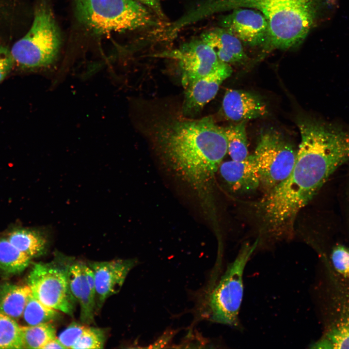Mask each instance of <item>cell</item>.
<instances>
[{
	"instance_id": "cell-11",
	"label": "cell",
	"mask_w": 349,
	"mask_h": 349,
	"mask_svg": "<svg viewBox=\"0 0 349 349\" xmlns=\"http://www.w3.org/2000/svg\"><path fill=\"white\" fill-rule=\"evenodd\" d=\"M232 73L228 63L222 62L216 69L185 88L182 114L193 117L216 95L220 86Z\"/></svg>"
},
{
	"instance_id": "cell-8",
	"label": "cell",
	"mask_w": 349,
	"mask_h": 349,
	"mask_svg": "<svg viewBox=\"0 0 349 349\" xmlns=\"http://www.w3.org/2000/svg\"><path fill=\"white\" fill-rule=\"evenodd\" d=\"M332 278L327 317L322 336L312 349H349V283L336 274Z\"/></svg>"
},
{
	"instance_id": "cell-20",
	"label": "cell",
	"mask_w": 349,
	"mask_h": 349,
	"mask_svg": "<svg viewBox=\"0 0 349 349\" xmlns=\"http://www.w3.org/2000/svg\"><path fill=\"white\" fill-rule=\"evenodd\" d=\"M246 121L223 127L227 143V153L231 159L242 160L249 155L246 131Z\"/></svg>"
},
{
	"instance_id": "cell-2",
	"label": "cell",
	"mask_w": 349,
	"mask_h": 349,
	"mask_svg": "<svg viewBox=\"0 0 349 349\" xmlns=\"http://www.w3.org/2000/svg\"><path fill=\"white\" fill-rule=\"evenodd\" d=\"M337 0H208L195 9L200 19L238 8L260 12L269 26L268 48L287 50L301 45L325 16H331Z\"/></svg>"
},
{
	"instance_id": "cell-24",
	"label": "cell",
	"mask_w": 349,
	"mask_h": 349,
	"mask_svg": "<svg viewBox=\"0 0 349 349\" xmlns=\"http://www.w3.org/2000/svg\"><path fill=\"white\" fill-rule=\"evenodd\" d=\"M106 334L104 330L98 328L88 327L72 349H103Z\"/></svg>"
},
{
	"instance_id": "cell-4",
	"label": "cell",
	"mask_w": 349,
	"mask_h": 349,
	"mask_svg": "<svg viewBox=\"0 0 349 349\" xmlns=\"http://www.w3.org/2000/svg\"><path fill=\"white\" fill-rule=\"evenodd\" d=\"M61 44V33L50 1L37 0L30 29L13 45L11 52L20 67L38 68L54 62Z\"/></svg>"
},
{
	"instance_id": "cell-16",
	"label": "cell",
	"mask_w": 349,
	"mask_h": 349,
	"mask_svg": "<svg viewBox=\"0 0 349 349\" xmlns=\"http://www.w3.org/2000/svg\"><path fill=\"white\" fill-rule=\"evenodd\" d=\"M201 39L213 48L219 59L224 63H241L248 59L242 43L223 28L206 31L201 35Z\"/></svg>"
},
{
	"instance_id": "cell-9",
	"label": "cell",
	"mask_w": 349,
	"mask_h": 349,
	"mask_svg": "<svg viewBox=\"0 0 349 349\" xmlns=\"http://www.w3.org/2000/svg\"><path fill=\"white\" fill-rule=\"evenodd\" d=\"M176 61L181 72L184 88L210 73L222 62L216 52L201 38L182 44L178 48L154 55Z\"/></svg>"
},
{
	"instance_id": "cell-23",
	"label": "cell",
	"mask_w": 349,
	"mask_h": 349,
	"mask_svg": "<svg viewBox=\"0 0 349 349\" xmlns=\"http://www.w3.org/2000/svg\"><path fill=\"white\" fill-rule=\"evenodd\" d=\"M23 349L21 326L0 311V349Z\"/></svg>"
},
{
	"instance_id": "cell-26",
	"label": "cell",
	"mask_w": 349,
	"mask_h": 349,
	"mask_svg": "<svg viewBox=\"0 0 349 349\" xmlns=\"http://www.w3.org/2000/svg\"><path fill=\"white\" fill-rule=\"evenodd\" d=\"M88 327L83 323L73 322L59 334L58 338L65 349H72Z\"/></svg>"
},
{
	"instance_id": "cell-22",
	"label": "cell",
	"mask_w": 349,
	"mask_h": 349,
	"mask_svg": "<svg viewBox=\"0 0 349 349\" xmlns=\"http://www.w3.org/2000/svg\"><path fill=\"white\" fill-rule=\"evenodd\" d=\"M21 329L23 349H42L49 340L56 337V330L51 322L21 326Z\"/></svg>"
},
{
	"instance_id": "cell-18",
	"label": "cell",
	"mask_w": 349,
	"mask_h": 349,
	"mask_svg": "<svg viewBox=\"0 0 349 349\" xmlns=\"http://www.w3.org/2000/svg\"><path fill=\"white\" fill-rule=\"evenodd\" d=\"M32 292L28 285L5 283L0 286V311L19 320Z\"/></svg>"
},
{
	"instance_id": "cell-28",
	"label": "cell",
	"mask_w": 349,
	"mask_h": 349,
	"mask_svg": "<svg viewBox=\"0 0 349 349\" xmlns=\"http://www.w3.org/2000/svg\"><path fill=\"white\" fill-rule=\"evenodd\" d=\"M42 349H65L60 341L58 337H56L49 340Z\"/></svg>"
},
{
	"instance_id": "cell-19",
	"label": "cell",
	"mask_w": 349,
	"mask_h": 349,
	"mask_svg": "<svg viewBox=\"0 0 349 349\" xmlns=\"http://www.w3.org/2000/svg\"><path fill=\"white\" fill-rule=\"evenodd\" d=\"M31 257L14 246L6 237H0V274L20 273L29 266Z\"/></svg>"
},
{
	"instance_id": "cell-3",
	"label": "cell",
	"mask_w": 349,
	"mask_h": 349,
	"mask_svg": "<svg viewBox=\"0 0 349 349\" xmlns=\"http://www.w3.org/2000/svg\"><path fill=\"white\" fill-rule=\"evenodd\" d=\"M78 21L97 34L156 26L149 8L135 0H73Z\"/></svg>"
},
{
	"instance_id": "cell-13",
	"label": "cell",
	"mask_w": 349,
	"mask_h": 349,
	"mask_svg": "<svg viewBox=\"0 0 349 349\" xmlns=\"http://www.w3.org/2000/svg\"><path fill=\"white\" fill-rule=\"evenodd\" d=\"M229 188L234 193L247 194L260 186V177L253 154L242 160L222 162L219 170Z\"/></svg>"
},
{
	"instance_id": "cell-14",
	"label": "cell",
	"mask_w": 349,
	"mask_h": 349,
	"mask_svg": "<svg viewBox=\"0 0 349 349\" xmlns=\"http://www.w3.org/2000/svg\"><path fill=\"white\" fill-rule=\"evenodd\" d=\"M222 109L228 119L237 122L262 117L268 113L267 105L259 96L239 90L226 92Z\"/></svg>"
},
{
	"instance_id": "cell-1",
	"label": "cell",
	"mask_w": 349,
	"mask_h": 349,
	"mask_svg": "<svg viewBox=\"0 0 349 349\" xmlns=\"http://www.w3.org/2000/svg\"><path fill=\"white\" fill-rule=\"evenodd\" d=\"M140 127L161 158L195 190L208 188L227 153L223 127L167 106L144 107Z\"/></svg>"
},
{
	"instance_id": "cell-6",
	"label": "cell",
	"mask_w": 349,
	"mask_h": 349,
	"mask_svg": "<svg viewBox=\"0 0 349 349\" xmlns=\"http://www.w3.org/2000/svg\"><path fill=\"white\" fill-rule=\"evenodd\" d=\"M70 265L58 261L36 263L28 275L27 285L42 303L72 316L77 301L69 285Z\"/></svg>"
},
{
	"instance_id": "cell-25",
	"label": "cell",
	"mask_w": 349,
	"mask_h": 349,
	"mask_svg": "<svg viewBox=\"0 0 349 349\" xmlns=\"http://www.w3.org/2000/svg\"><path fill=\"white\" fill-rule=\"evenodd\" d=\"M330 259L336 273L349 280V248L342 244L335 245L332 250Z\"/></svg>"
},
{
	"instance_id": "cell-17",
	"label": "cell",
	"mask_w": 349,
	"mask_h": 349,
	"mask_svg": "<svg viewBox=\"0 0 349 349\" xmlns=\"http://www.w3.org/2000/svg\"><path fill=\"white\" fill-rule=\"evenodd\" d=\"M46 229L17 227L6 236L9 241L17 249L31 258L42 254L48 245Z\"/></svg>"
},
{
	"instance_id": "cell-7",
	"label": "cell",
	"mask_w": 349,
	"mask_h": 349,
	"mask_svg": "<svg viewBox=\"0 0 349 349\" xmlns=\"http://www.w3.org/2000/svg\"><path fill=\"white\" fill-rule=\"evenodd\" d=\"M297 151L280 133L263 132L253 154L260 186L267 193L285 180L294 165Z\"/></svg>"
},
{
	"instance_id": "cell-27",
	"label": "cell",
	"mask_w": 349,
	"mask_h": 349,
	"mask_svg": "<svg viewBox=\"0 0 349 349\" xmlns=\"http://www.w3.org/2000/svg\"><path fill=\"white\" fill-rule=\"evenodd\" d=\"M14 63L11 50L0 45V82L10 73Z\"/></svg>"
},
{
	"instance_id": "cell-12",
	"label": "cell",
	"mask_w": 349,
	"mask_h": 349,
	"mask_svg": "<svg viewBox=\"0 0 349 349\" xmlns=\"http://www.w3.org/2000/svg\"><path fill=\"white\" fill-rule=\"evenodd\" d=\"M136 264L135 259H117L89 264L94 274L96 304L98 307L120 290L128 273Z\"/></svg>"
},
{
	"instance_id": "cell-21",
	"label": "cell",
	"mask_w": 349,
	"mask_h": 349,
	"mask_svg": "<svg viewBox=\"0 0 349 349\" xmlns=\"http://www.w3.org/2000/svg\"><path fill=\"white\" fill-rule=\"evenodd\" d=\"M60 311L48 307L31 294L26 304L22 317L24 326H34L51 322L57 319Z\"/></svg>"
},
{
	"instance_id": "cell-15",
	"label": "cell",
	"mask_w": 349,
	"mask_h": 349,
	"mask_svg": "<svg viewBox=\"0 0 349 349\" xmlns=\"http://www.w3.org/2000/svg\"><path fill=\"white\" fill-rule=\"evenodd\" d=\"M85 264L81 262L70 264L68 281L71 292L80 306V319L88 325L94 322L96 307L95 294L90 289L85 273Z\"/></svg>"
},
{
	"instance_id": "cell-10",
	"label": "cell",
	"mask_w": 349,
	"mask_h": 349,
	"mask_svg": "<svg viewBox=\"0 0 349 349\" xmlns=\"http://www.w3.org/2000/svg\"><path fill=\"white\" fill-rule=\"evenodd\" d=\"M230 11L221 18L222 28L233 34L242 44L268 48V24L260 12L249 8H238Z\"/></svg>"
},
{
	"instance_id": "cell-5",
	"label": "cell",
	"mask_w": 349,
	"mask_h": 349,
	"mask_svg": "<svg viewBox=\"0 0 349 349\" xmlns=\"http://www.w3.org/2000/svg\"><path fill=\"white\" fill-rule=\"evenodd\" d=\"M258 243L243 245L236 259L228 267L211 292L208 301L209 318L214 322L236 326L243 294L245 267Z\"/></svg>"
}]
</instances>
